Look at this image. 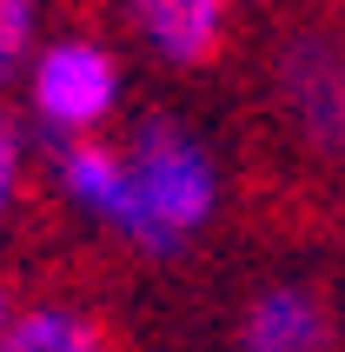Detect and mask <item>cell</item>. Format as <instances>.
Instances as JSON below:
<instances>
[{
  "mask_svg": "<svg viewBox=\"0 0 345 352\" xmlns=\"http://www.w3.org/2000/svg\"><path fill=\"white\" fill-rule=\"evenodd\" d=\"M126 153V199H120L113 233L140 253H179L192 233H206L219 213V160L206 140H192L179 120L146 113L120 140Z\"/></svg>",
  "mask_w": 345,
  "mask_h": 352,
  "instance_id": "obj_1",
  "label": "cell"
},
{
  "mask_svg": "<svg viewBox=\"0 0 345 352\" xmlns=\"http://www.w3.org/2000/svg\"><path fill=\"white\" fill-rule=\"evenodd\" d=\"M27 120H34V133L60 140H87L100 133L107 120L120 113V100H126V74H120V54L107 47L100 34H54L40 40L34 60H27Z\"/></svg>",
  "mask_w": 345,
  "mask_h": 352,
  "instance_id": "obj_2",
  "label": "cell"
},
{
  "mask_svg": "<svg viewBox=\"0 0 345 352\" xmlns=\"http://www.w3.org/2000/svg\"><path fill=\"white\" fill-rule=\"evenodd\" d=\"M279 100L312 153H345V54L326 34H299L279 54Z\"/></svg>",
  "mask_w": 345,
  "mask_h": 352,
  "instance_id": "obj_3",
  "label": "cell"
},
{
  "mask_svg": "<svg viewBox=\"0 0 345 352\" xmlns=\"http://www.w3.org/2000/svg\"><path fill=\"white\" fill-rule=\"evenodd\" d=\"M133 34L153 47L166 67H206L226 47V14L232 0H120Z\"/></svg>",
  "mask_w": 345,
  "mask_h": 352,
  "instance_id": "obj_4",
  "label": "cell"
},
{
  "mask_svg": "<svg viewBox=\"0 0 345 352\" xmlns=\"http://www.w3.org/2000/svg\"><path fill=\"white\" fill-rule=\"evenodd\" d=\"M332 319L306 286H266L239 319V352H326Z\"/></svg>",
  "mask_w": 345,
  "mask_h": 352,
  "instance_id": "obj_5",
  "label": "cell"
},
{
  "mask_svg": "<svg viewBox=\"0 0 345 352\" xmlns=\"http://www.w3.org/2000/svg\"><path fill=\"white\" fill-rule=\"evenodd\" d=\"M0 352H113L107 319L80 299H20L0 326Z\"/></svg>",
  "mask_w": 345,
  "mask_h": 352,
  "instance_id": "obj_6",
  "label": "cell"
},
{
  "mask_svg": "<svg viewBox=\"0 0 345 352\" xmlns=\"http://www.w3.org/2000/svg\"><path fill=\"white\" fill-rule=\"evenodd\" d=\"M34 47H40V0H0V94L20 87Z\"/></svg>",
  "mask_w": 345,
  "mask_h": 352,
  "instance_id": "obj_7",
  "label": "cell"
},
{
  "mask_svg": "<svg viewBox=\"0 0 345 352\" xmlns=\"http://www.w3.org/2000/svg\"><path fill=\"white\" fill-rule=\"evenodd\" d=\"M20 193H27V120L0 107V233L14 226Z\"/></svg>",
  "mask_w": 345,
  "mask_h": 352,
  "instance_id": "obj_8",
  "label": "cell"
},
{
  "mask_svg": "<svg viewBox=\"0 0 345 352\" xmlns=\"http://www.w3.org/2000/svg\"><path fill=\"white\" fill-rule=\"evenodd\" d=\"M14 306H20V299H14V286H7V279H0V326H7V319H14Z\"/></svg>",
  "mask_w": 345,
  "mask_h": 352,
  "instance_id": "obj_9",
  "label": "cell"
}]
</instances>
